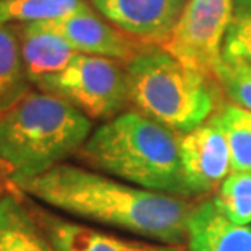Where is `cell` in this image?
<instances>
[{
  "label": "cell",
  "instance_id": "obj_1",
  "mask_svg": "<svg viewBox=\"0 0 251 251\" xmlns=\"http://www.w3.org/2000/svg\"><path fill=\"white\" fill-rule=\"evenodd\" d=\"M18 188L65 214L173 245L186 243L188 219L194 209L179 196L142 189L69 163Z\"/></svg>",
  "mask_w": 251,
  "mask_h": 251
},
{
  "label": "cell",
  "instance_id": "obj_2",
  "mask_svg": "<svg viewBox=\"0 0 251 251\" xmlns=\"http://www.w3.org/2000/svg\"><path fill=\"white\" fill-rule=\"evenodd\" d=\"M77 153L88 167L132 186L191 196L179 160V134L135 109L92 130Z\"/></svg>",
  "mask_w": 251,
  "mask_h": 251
},
{
  "label": "cell",
  "instance_id": "obj_3",
  "mask_svg": "<svg viewBox=\"0 0 251 251\" xmlns=\"http://www.w3.org/2000/svg\"><path fill=\"white\" fill-rule=\"evenodd\" d=\"M92 119L57 95L28 92L0 114V160L13 184L41 176L77 153Z\"/></svg>",
  "mask_w": 251,
  "mask_h": 251
},
{
  "label": "cell",
  "instance_id": "obj_4",
  "mask_svg": "<svg viewBox=\"0 0 251 251\" xmlns=\"http://www.w3.org/2000/svg\"><path fill=\"white\" fill-rule=\"evenodd\" d=\"M129 103L165 127L184 134L220 108L214 78L191 69L160 46H149L124 64Z\"/></svg>",
  "mask_w": 251,
  "mask_h": 251
},
{
  "label": "cell",
  "instance_id": "obj_5",
  "mask_svg": "<svg viewBox=\"0 0 251 251\" xmlns=\"http://www.w3.org/2000/svg\"><path fill=\"white\" fill-rule=\"evenodd\" d=\"M41 92L57 95L90 119H111L129 103L126 67L114 59L78 52L62 70L38 80Z\"/></svg>",
  "mask_w": 251,
  "mask_h": 251
},
{
  "label": "cell",
  "instance_id": "obj_6",
  "mask_svg": "<svg viewBox=\"0 0 251 251\" xmlns=\"http://www.w3.org/2000/svg\"><path fill=\"white\" fill-rule=\"evenodd\" d=\"M233 0H188L162 46L179 62L215 80Z\"/></svg>",
  "mask_w": 251,
  "mask_h": 251
},
{
  "label": "cell",
  "instance_id": "obj_7",
  "mask_svg": "<svg viewBox=\"0 0 251 251\" xmlns=\"http://www.w3.org/2000/svg\"><path fill=\"white\" fill-rule=\"evenodd\" d=\"M36 23L64 38L77 52L114 59L123 64L129 62L145 48L152 46L123 33L93 10L88 2L69 15Z\"/></svg>",
  "mask_w": 251,
  "mask_h": 251
},
{
  "label": "cell",
  "instance_id": "obj_8",
  "mask_svg": "<svg viewBox=\"0 0 251 251\" xmlns=\"http://www.w3.org/2000/svg\"><path fill=\"white\" fill-rule=\"evenodd\" d=\"M179 160L191 196L219 189L232 173L227 139L212 116L198 127L179 134Z\"/></svg>",
  "mask_w": 251,
  "mask_h": 251
},
{
  "label": "cell",
  "instance_id": "obj_9",
  "mask_svg": "<svg viewBox=\"0 0 251 251\" xmlns=\"http://www.w3.org/2000/svg\"><path fill=\"white\" fill-rule=\"evenodd\" d=\"M188 0H88L93 10L140 43L162 46Z\"/></svg>",
  "mask_w": 251,
  "mask_h": 251
},
{
  "label": "cell",
  "instance_id": "obj_10",
  "mask_svg": "<svg viewBox=\"0 0 251 251\" xmlns=\"http://www.w3.org/2000/svg\"><path fill=\"white\" fill-rule=\"evenodd\" d=\"M38 222L56 251H188L183 245L132 240L43 214Z\"/></svg>",
  "mask_w": 251,
  "mask_h": 251
},
{
  "label": "cell",
  "instance_id": "obj_11",
  "mask_svg": "<svg viewBox=\"0 0 251 251\" xmlns=\"http://www.w3.org/2000/svg\"><path fill=\"white\" fill-rule=\"evenodd\" d=\"M186 243L188 251H251V228L233 224L210 199L194 205Z\"/></svg>",
  "mask_w": 251,
  "mask_h": 251
},
{
  "label": "cell",
  "instance_id": "obj_12",
  "mask_svg": "<svg viewBox=\"0 0 251 251\" xmlns=\"http://www.w3.org/2000/svg\"><path fill=\"white\" fill-rule=\"evenodd\" d=\"M18 43L29 82L62 70L77 51L59 34L44 29L36 22L18 25Z\"/></svg>",
  "mask_w": 251,
  "mask_h": 251
},
{
  "label": "cell",
  "instance_id": "obj_13",
  "mask_svg": "<svg viewBox=\"0 0 251 251\" xmlns=\"http://www.w3.org/2000/svg\"><path fill=\"white\" fill-rule=\"evenodd\" d=\"M0 251H56L17 196L0 199Z\"/></svg>",
  "mask_w": 251,
  "mask_h": 251
},
{
  "label": "cell",
  "instance_id": "obj_14",
  "mask_svg": "<svg viewBox=\"0 0 251 251\" xmlns=\"http://www.w3.org/2000/svg\"><path fill=\"white\" fill-rule=\"evenodd\" d=\"M29 83L18 38L10 28L0 25V114L29 92Z\"/></svg>",
  "mask_w": 251,
  "mask_h": 251
},
{
  "label": "cell",
  "instance_id": "obj_15",
  "mask_svg": "<svg viewBox=\"0 0 251 251\" xmlns=\"http://www.w3.org/2000/svg\"><path fill=\"white\" fill-rule=\"evenodd\" d=\"M212 118L227 139L232 172L251 175V113L233 103H222Z\"/></svg>",
  "mask_w": 251,
  "mask_h": 251
},
{
  "label": "cell",
  "instance_id": "obj_16",
  "mask_svg": "<svg viewBox=\"0 0 251 251\" xmlns=\"http://www.w3.org/2000/svg\"><path fill=\"white\" fill-rule=\"evenodd\" d=\"M85 5V0H0V25L59 18Z\"/></svg>",
  "mask_w": 251,
  "mask_h": 251
},
{
  "label": "cell",
  "instance_id": "obj_17",
  "mask_svg": "<svg viewBox=\"0 0 251 251\" xmlns=\"http://www.w3.org/2000/svg\"><path fill=\"white\" fill-rule=\"evenodd\" d=\"M214 202L233 224H251V175L232 172L219 186Z\"/></svg>",
  "mask_w": 251,
  "mask_h": 251
},
{
  "label": "cell",
  "instance_id": "obj_18",
  "mask_svg": "<svg viewBox=\"0 0 251 251\" xmlns=\"http://www.w3.org/2000/svg\"><path fill=\"white\" fill-rule=\"evenodd\" d=\"M215 82L228 103L251 113V65L240 59L222 56L215 72Z\"/></svg>",
  "mask_w": 251,
  "mask_h": 251
},
{
  "label": "cell",
  "instance_id": "obj_19",
  "mask_svg": "<svg viewBox=\"0 0 251 251\" xmlns=\"http://www.w3.org/2000/svg\"><path fill=\"white\" fill-rule=\"evenodd\" d=\"M222 56L240 59L251 65V0H233Z\"/></svg>",
  "mask_w": 251,
  "mask_h": 251
}]
</instances>
